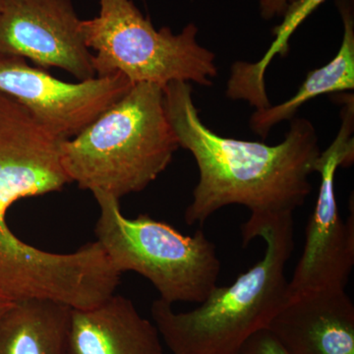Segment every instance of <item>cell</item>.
I'll use <instances>...</instances> for the list:
<instances>
[{
  "label": "cell",
  "mask_w": 354,
  "mask_h": 354,
  "mask_svg": "<svg viewBox=\"0 0 354 354\" xmlns=\"http://www.w3.org/2000/svg\"><path fill=\"white\" fill-rule=\"evenodd\" d=\"M162 90L179 147L191 153L199 171L184 213L188 225H201L223 207L241 205L251 213L241 227L245 232L304 206L312 190L309 177L322 153L311 121L295 116L285 139L274 146L228 138L203 122L190 83L174 81Z\"/></svg>",
  "instance_id": "obj_1"
},
{
  "label": "cell",
  "mask_w": 354,
  "mask_h": 354,
  "mask_svg": "<svg viewBox=\"0 0 354 354\" xmlns=\"http://www.w3.org/2000/svg\"><path fill=\"white\" fill-rule=\"evenodd\" d=\"M241 235L243 246L261 237L267 247L262 259L234 283L216 286L192 311L176 312L160 298L153 301V324L172 353L234 354L249 337L267 330L288 301L292 215L270 218Z\"/></svg>",
  "instance_id": "obj_2"
},
{
  "label": "cell",
  "mask_w": 354,
  "mask_h": 354,
  "mask_svg": "<svg viewBox=\"0 0 354 354\" xmlns=\"http://www.w3.org/2000/svg\"><path fill=\"white\" fill-rule=\"evenodd\" d=\"M179 148L162 87L136 83L80 134L62 142L60 151L70 183L120 201L146 189Z\"/></svg>",
  "instance_id": "obj_3"
},
{
  "label": "cell",
  "mask_w": 354,
  "mask_h": 354,
  "mask_svg": "<svg viewBox=\"0 0 354 354\" xmlns=\"http://www.w3.org/2000/svg\"><path fill=\"white\" fill-rule=\"evenodd\" d=\"M101 214L97 241L118 272H135L148 279L167 304H202L216 288L221 262L202 230L184 235L148 215L128 218L120 200L94 193Z\"/></svg>",
  "instance_id": "obj_4"
},
{
  "label": "cell",
  "mask_w": 354,
  "mask_h": 354,
  "mask_svg": "<svg viewBox=\"0 0 354 354\" xmlns=\"http://www.w3.org/2000/svg\"><path fill=\"white\" fill-rule=\"evenodd\" d=\"M81 32L97 77L121 73L164 88L174 81L209 87L218 76L216 55L198 43L194 23L176 35L156 29L132 0H100L99 15L81 21Z\"/></svg>",
  "instance_id": "obj_5"
},
{
  "label": "cell",
  "mask_w": 354,
  "mask_h": 354,
  "mask_svg": "<svg viewBox=\"0 0 354 354\" xmlns=\"http://www.w3.org/2000/svg\"><path fill=\"white\" fill-rule=\"evenodd\" d=\"M341 127L317 160L321 183L315 208L306 227L301 257L288 281V297L319 288H346L354 266V214L346 221L339 216L335 174L354 160V95L342 93Z\"/></svg>",
  "instance_id": "obj_6"
},
{
  "label": "cell",
  "mask_w": 354,
  "mask_h": 354,
  "mask_svg": "<svg viewBox=\"0 0 354 354\" xmlns=\"http://www.w3.org/2000/svg\"><path fill=\"white\" fill-rule=\"evenodd\" d=\"M133 85L121 73L64 82L25 58L0 51V93L20 102L64 141L80 134Z\"/></svg>",
  "instance_id": "obj_7"
},
{
  "label": "cell",
  "mask_w": 354,
  "mask_h": 354,
  "mask_svg": "<svg viewBox=\"0 0 354 354\" xmlns=\"http://www.w3.org/2000/svg\"><path fill=\"white\" fill-rule=\"evenodd\" d=\"M62 142L20 102L0 93V253L17 239L6 223L14 203L57 192L70 183Z\"/></svg>",
  "instance_id": "obj_8"
},
{
  "label": "cell",
  "mask_w": 354,
  "mask_h": 354,
  "mask_svg": "<svg viewBox=\"0 0 354 354\" xmlns=\"http://www.w3.org/2000/svg\"><path fill=\"white\" fill-rule=\"evenodd\" d=\"M81 21L73 0H0V51L90 80L97 76Z\"/></svg>",
  "instance_id": "obj_9"
},
{
  "label": "cell",
  "mask_w": 354,
  "mask_h": 354,
  "mask_svg": "<svg viewBox=\"0 0 354 354\" xmlns=\"http://www.w3.org/2000/svg\"><path fill=\"white\" fill-rule=\"evenodd\" d=\"M268 330L288 354H354V304L346 288L288 297Z\"/></svg>",
  "instance_id": "obj_10"
},
{
  "label": "cell",
  "mask_w": 354,
  "mask_h": 354,
  "mask_svg": "<svg viewBox=\"0 0 354 354\" xmlns=\"http://www.w3.org/2000/svg\"><path fill=\"white\" fill-rule=\"evenodd\" d=\"M155 324L122 295L70 309L65 354H165Z\"/></svg>",
  "instance_id": "obj_11"
},
{
  "label": "cell",
  "mask_w": 354,
  "mask_h": 354,
  "mask_svg": "<svg viewBox=\"0 0 354 354\" xmlns=\"http://www.w3.org/2000/svg\"><path fill=\"white\" fill-rule=\"evenodd\" d=\"M337 6L344 24V36L337 55L327 64L308 72L297 92L288 101L254 111L249 125L261 138H267L278 123L292 120L304 104L315 97L353 91V0H337Z\"/></svg>",
  "instance_id": "obj_12"
},
{
  "label": "cell",
  "mask_w": 354,
  "mask_h": 354,
  "mask_svg": "<svg viewBox=\"0 0 354 354\" xmlns=\"http://www.w3.org/2000/svg\"><path fill=\"white\" fill-rule=\"evenodd\" d=\"M70 309L50 300L14 302L0 316V354H65Z\"/></svg>",
  "instance_id": "obj_13"
},
{
  "label": "cell",
  "mask_w": 354,
  "mask_h": 354,
  "mask_svg": "<svg viewBox=\"0 0 354 354\" xmlns=\"http://www.w3.org/2000/svg\"><path fill=\"white\" fill-rule=\"evenodd\" d=\"M326 0H295L281 16V24L272 29L274 41L265 55L256 62H236L232 65L225 95L234 101L248 102L257 109L271 106L265 75L268 66L277 55L285 57L290 51V41L300 25Z\"/></svg>",
  "instance_id": "obj_14"
},
{
  "label": "cell",
  "mask_w": 354,
  "mask_h": 354,
  "mask_svg": "<svg viewBox=\"0 0 354 354\" xmlns=\"http://www.w3.org/2000/svg\"><path fill=\"white\" fill-rule=\"evenodd\" d=\"M234 354H288L268 330H259L237 349Z\"/></svg>",
  "instance_id": "obj_15"
},
{
  "label": "cell",
  "mask_w": 354,
  "mask_h": 354,
  "mask_svg": "<svg viewBox=\"0 0 354 354\" xmlns=\"http://www.w3.org/2000/svg\"><path fill=\"white\" fill-rule=\"evenodd\" d=\"M295 0H259L260 13L263 19L281 17Z\"/></svg>",
  "instance_id": "obj_16"
},
{
  "label": "cell",
  "mask_w": 354,
  "mask_h": 354,
  "mask_svg": "<svg viewBox=\"0 0 354 354\" xmlns=\"http://www.w3.org/2000/svg\"><path fill=\"white\" fill-rule=\"evenodd\" d=\"M13 304V301H11L10 299H8V298L4 297L2 293H0V316H1L4 312L7 311V310L10 308Z\"/></svg>",
  "instance_id": "obj_17"
}]
</instances>
